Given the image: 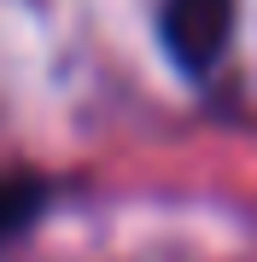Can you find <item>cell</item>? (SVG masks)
<instances>
[{
    "instance_id": "1",
    "label": "cell",
    "mask_w": 257,
    "mask_h": 262,
    "mask_svg": "<svg viewBox=\"0 0 257 262\" xmlns=\"http://www.w3.org/2000/svg\"><path fill=\"white\" fill-rule=\"evenodd\" d=\"M164 47L187 76H210L234 41V0H164Z\"/></svg>"
},
{
    "instance_id": "2",
    "label": "cell",
    "mask_w": 257,
    "mask_h": 262,
    "mask_svg": "<svg viewBox=\"0 0 257 262\" xmlns=\"http://www.w3.org/2000/svg\"><path fill=\"white\" fill-rule=\"evenodd\" d=\"M35 215H41V181H29V175H0V245L18 239Z\"/></svg>"
}]
</instances>
